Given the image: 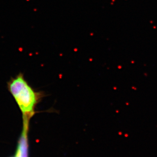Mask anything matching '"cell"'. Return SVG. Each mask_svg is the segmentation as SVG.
<instances>
[{
    "label": "cell",
    "instance_id": "obj_1",
    "mask_svg": "<svg viewBox=\"0 0 157 157\" xmlns=\"http://www.w3.org/2000/svg\"><path fill=\"white\" fill-rule=\"evenodd\" d=\"M8 91L17 104L23 116L31 117L35 114L37 104L44 97V92L36 90L27 81L25 75L19 73L7 83Z\"/></svg>",
    "mask_w": 157,
    "mask_h": 157
},
{
    "label": "cell",
    "instance_id": "obj_2",
    "mask_svg": "<svg viewBox=\"0 0 157 157\" xmlns=\"http://www.w3.org/2000/svg\"><path fill=\"white\" fill-rule=\"evenodd\" d=\"M30 117L23 116L24 126L22 133L19 139L17 150L15 157H28V133L29 123Z\"/></svg>",
    "mask_w": 157,
    "mask_h": 157
}]
</instances>
